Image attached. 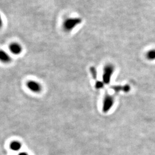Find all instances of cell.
I'll return each instance as SVG.
<instances>
[{"instance_id": "1", "label": "cell", "mask_w": 155, "mask_h": 155, "mask_svg": "<svg viewBox=\"0 0 155 155\" xmlns=\"http://www.w3.org/2000/svg\"><path fill=\"white\" fill-rule=\"evenodd\" d=\"M82 20L79 17H72L67 18L63 24V28L66 32H70L73 30L77 26L80 24Z\"/></svg>"}, {"instance_id": "2", "label": "cell", "mask_w": 155, "mask_h": 155, "mask_svg": "<svg viewBox=\"0 0 155 155\" xmlns=\"http://www.w3.org/2000/svg\"><path fill=\"white\" fill-rule=\"evenodd\" d=\"M114 71V67L113 64H108L105 66L103 73V82L105 84L108 85L110 83Z\"/></svg>"}, {"instance_id": "3", "label": "cell", "mask_w": 155, "mask_h": 155, "mask_svg": "<svg viewBox=\"0 0 155 155\" xmlns=\"http://www.w3.org/2000/svg\"><path fill=\"white\" fill-rule=\"evenodd\" d=\"M114 103V99L110 95H106L104 99L103 103V111L107 112L111 108Z\"/></svg>"}, {"instance_id": "4", "label": "cell", "mask_w": 155, "mask_h": 155, "mask_svg": "<svg viewBox=\"0 0 155 155\" xmlns=\"http://www.w3.org/2000/svg\"><path fill=\"white\" fill-rule=\"evenodd\" d=\"M26 85L31 91L34 93H39L42 90V86L40 85V83L34 80L29 81L28 82H27Z\"/></svg>"}, {"instance_id": "5", "label": "cell", "mask_w": 155, "mask_h": 155, "mask_svg": "<svg viewBox=\"0 0 155 155\" xmlns=\"http://www.w3.org/2000/svg\"><path fill=\"white\" fill-rule=\"evenodd\" d=\"M9 49L11 53H12L14 55H19L22 52V47L19 43H11L9 46Z\"/></svg>"}, {"instance_id": "6", "label": "cell", "mask_w": 155, "mask_h": 155, "mask_svg": "<svg viewBox=\"0 0 155 155\" xmlns=\"http://www.w3.org/2000/svg\"><path fill=\"white\" fill-rule=\"evenodd\" d=\"M0 60L3 63H9L10 61L11 58L8 54V53H7L6 52L4 51L3 50H1V51H0Z\"/></svg>"}, {"instance_id": "7", "label": "cell", "mask_w": 155, "mask_h": 155, "mask_svg": "<svg viewBox=\"0 0 155 155\" xmlns=\"http://www.w3.org/2000/svg\"><path fill=\"white\" fill-rule=\"evenodd\" d=\"M145 56L148 60H155V49H151L146 52Z\"/></svg>"}, {"instance_id": "8", "label": "cell", "mask_w": 155, "mask_h": 155, "mask_svg": "<svg viewBox=\"0 0 155 155\" xmlns=\"http://www.w3.org/2000/svg\"><path fill=\"white\" fill-rule=\"evenodd\" d=\"M21 147V145L20 144V142L17 141H15L11 143L10 145V148L12 150L14 151H19Z\"/></svg>"}, {"instance_id": "9", "label": "cell", "mask_w": 155, "mask_h": 155, "mask_svg": "<svg viewBox=\"0 0 155 155\" xmlns=\"http://www.w3.org/2000/svg\"><path fill=\"white\" fill-rule=\"evenodd\" d=\"M114 91L118 92L119 91H123L124 92H128L130 90V86L129 85H125L124 86H114L113 87Z\"/></svg>"}, {"instance_id": "10", "label": "cell", "mask_w": 155, "mask_h": 155, "mask_svg": "<svg viewBox=\"0 0 155 155\" xmlns=\"http://www.w3.org/2000/svg\"><path fill=\"white\" fill-rule=\"evenodd\" d=\"M90 71L92 75V77L95 80L97 79V71L94 67H91L90 68Z\"/></svg>"}, {"instance_id": "11", "label": "cell", "mask_w": 155, "mask_h": 155, "mask_svg": "<svg viewBox=\"0 0 155 155\" xmlns=\"http://www.w3.org/2000/svg\"><path fill=\"white\" fill-rule=\"evenodd\" d=\"M104 86V83L102 82H101V81H96V83H95V88H97V89H99V88H101L103 87Z\"/></svg>"}, {"instance_id": "12", "label": "cell", "mask_w": 155, "mask_h": 155, "mask_svg": "<svg viewBox=\"0 0 155 155\" xmlns=\"http://www.w3.org/2000/svg\"><path fill=\"white\" fill-rule=\"evenodd\" d=\"M18 155H29L28 154H27L26 152H22V153H20Z\"/></svg>"}]
</instances>
